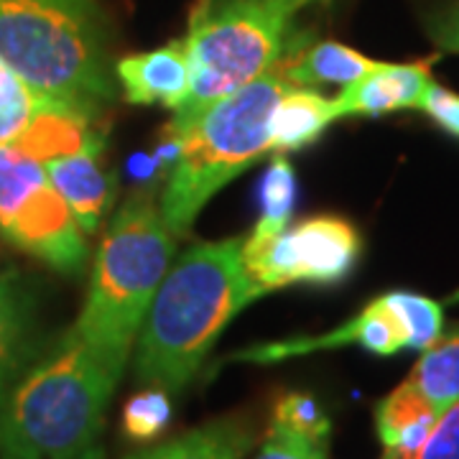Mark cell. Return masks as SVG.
Returning a JSON list of instances; mask_svg holds the SVG:
<instances>
[{
  "mask_svg": "<svg viewBox=\"0 0 459 459\" xmlns=\"http://www.w3.org/2000/svg\"><path fill=\"white\" fill-rule=\"evenodd\" d=\"M419 110H424V113H427L444 133H449V135L459 138V95L457 92L446 90V87H442V84L431 82L429 84L427 95H424V100H421V108H419Z\"/></svg>",
  "mask_w": 459,
  "mask_h": 459,
  "instance_id": "484cf974",
  "label": "cell"
},
{
  "mask_svg": "<svg viewBox=\"0 0 459 459\" xmlns=\"http://www.w3.org/2000/svg\"><path fill=\"white\" fill-rule=\"evenodd\" d=\"M0 235L66 276H77L90 253L44 166L16 146H0Z\"/></svg>",
  "mask_w": 459,
  "mask_h": 459,
  "instance_id": "52a82bcc",
  "label": "cell"
},
{
  "mask_svg": "<svg viewBox=\"0 0 459 459\" xmlns=\"http://www.w3.org/2000/svg\"><path fill=\"white\" fill-rule=\"evenodd\" d=\"M291 90L279 65L186 120H171L177 161L161 195V217L174 238L186 235L204 204L268 151V120Z\"/></svg>",
  "mask_w": 459,
  "mask_h": 459,
  "instance_id": "3957f363",
  "label": "cell"
},
{
  "mask_svg": "<svg viewBox=\"0 0 459 459\" xmlns=\"http://www.w3.org/2000/svg\"><path fill=\"white\" fill-rule=\"evenodd\" d=\"M263 291L243 265V238L197 243L166 271L138 332L135 376L181 394L230 322Z\"/></svg>",
  "mask_w": 459,
  "mask_h": 459,
  "instance_id": "6da1fadb",
  "label": "cell"
},
{
  "mask_svg": "<svg viewBox=\"0 0 459 459\" xmlns=\"http://www.w3.org/2000/svg\"><path fill=\"white\" fill-rule=\"evenodd\" d=\"M347 344H358L362 350L391 358L401 350H409L406 332L401 327L398 316L385 301V296L373 299L360 314L347 319L342 327L316 334V337H296V340H281V342H263L246 347L235 355H230L228 362H253V365H273L291 358H304L322 350H337Z\"/></svg>",
  "mask_w": 459,
  "mask_h": 459,
  "instance_id": "9c48e42d",
  "label": "cell"
},
{
  "mask_svg": "<svg viewBox=\"0 0 459 459\" xmlns=\"http://www.w3.org/2000/svg\"><path fill=\"white\" fill-rule=\"evenodd\" d=\"M271 421H279L283 427L296 429L301 434H309L314 439H329L332 424L329 416L322 411L319 401L309 394H283L273 403Z\"/></svg>",
  "mask_w": 459,
  "mask_h": 459,
  "instance_id": "603a6c76",
  "label": "cell"
},
{
  "mask_svg": "<svg viewBox=\"0 0 459 459\" xmlns=\"http://www.w3.org/2000/svg\"><path fill=\"white\" fill-rule=\"evenodd\" d=\"M429 62L380 65L362 80L344 84L340 98L332 100L337 117H380L395 110H419L431 80Z\"/></svg>",
  "mask_w": 459,
  "mask_h": 459,
  "instance_id": "7c38bea8",
  "label": "cell"
},
{
  "mask_svg": "<svg viewBox=\"0 0 459 459\" xmlns=\"http://www.w3.org/2000/svg\"><path fill=\"white\" fill-rule=\"evenodd\" d=\"M123 370L77 327L36 355L0 403V459H80L95 446Z\"/></svg>",
  "mask_w": 459,
  "mask_h": 459,
  "instance_id": "7a4b0ae2",
  "label": "cell"
},
{
  "mask_svg": "<svg viewBox=\"0 0 459 459\" xmlns=\"http://www.w3.org/2000/svg\"><path fill=\"white\" fill-rule=\"evenodd\" d=\"M429 39L446 54H459V0L446 3L427 18Z\"/></svg>",
  "mask_w": 459,
  "mask_h": 459,
  "instance_id": "4316f807",
  "label": "cell"
},
{
  "mask_svg": "<svg viewBox=\"0 0 459 459\" xmlns=\"http://www.w3.org/2000/svg\"><path fill=\"white\" fill-rule=\"evenodd\" d=\"M314 0H195L184 47L192 92L171 120H186L279 65L291 29Z\"/></svg>",
  "mask_w": 459,
  "mask_h": 459,
  "instance_id": "8992f818",
  "label": "cell"
},
{
  "mask_svg": "<svg viewBox=\"0 0 459 459\" xmlns=\"http://www.w3.org/2000/svg\"><path fill=\"white\" fill-rule=\"evenodd\" d=\"M385 301L398 316L401 327L406 332L409 350L424 352L437 342L444 332V309L439 301L413 291H388Z\"/></svg>",
  "mask_w": 459,
  "mask_h": 459,
  "instance_id": "ffe728a7",
  "label": "cell"
},
{
  "mask_svg": "<svg viewBox=\"0 0 459 459\" xmlns=\"http://www.w3.org/2000/svg\"><path fill=\"white\" fill-rule=\"evenodd\" d=\"M255 444L250 421L228 416L126 459H243Z\"/></svg>",
  "mask_w": 459,
  "mask_h": 459,
  "instance_id": "e0dca14e",
  "label": "cell"
},
{
  "mask_svg": "<svg viewBox=\"0 0 459 459\" xmlns=\"http://www.w3.org/2000/svg\"><path fill=\"white\" fill-rule=\"evenodd\" d=\"M115 80L131 105H159L177 113L192 92L189 56L184 39L115 62Z\"/></svg>",
  "mask_w": 459,
  "mask_h": 459,
  "instance_id": "8fae6325",
  "label": "cell"
},
{
  "mask_svg": "<svg viewBox=\"0 0 459 459\" xmlns=\"http://www.w3.org/2000/svg\"><path fill=\"white\" fill-rule=\"evenodd\" d=\"M439 411L419 394L409 380L380 398L376 406L377 439L385 459H413L439 421Z\"/></svg>",
  "mask_w": 459,
  "mask_h": 459,
  "instance_id": "5bb4252c",
  "label": "cell"
},
{
  "mask_svg": "<svg viewBox=\"0 0 459 459\" xmlns=\"http://www.w3.org/2000/svg\"><path fill=\"white\" fill-rule=\"evenodd\" d=\"M80 459H105V455H102V449H100V446H92V449H87Z\"/></svg>",
  "mask_w": 459,
  "mask_h": 459,
  "instance_id": "83f0119b",
  "label": "cell"
},
{
  "mask_svg": "<svg viewBox=\"0 0 459 459\" xmlns=\"http://www.w3.org/2000/svg\"><path fill=\"white\" fill-rule=\"evenodd\" d=\"M358 228L337 214L301 220L294 228L261 230L243 238V265L263 294L294 283L334 286L360 261Z\"/></svg>",
  "mask_w": 459,
  "mask_h": 459,
  "instance_id": "ba28073f",
  "label": "cell"
},
{
  "mask_svg": "<svg viewBox=\"0 0 459 459\" xmlns=\"http://www.w3.org/2000/svg\"><path fill=\"white\" fill-rule=\"evenodd\" d=\"M406 380L439 413L459 401V325L421 352Z\"/></svg>",
  "mask_w": 459,
  "mask_h": 459,
  "instance_id": "ac0fdd59",
  "label": "cell"
},
{
  "mask_svg": "<svg viewBox=\"0 0 459 459\" xmlns=\"http://www.w3.org/2000/svg\"><path fill=\"white\" fill-rule=\"evenodd\" d=\"M296 199V174L294 166L279 153L273 164L268 166L265 177L261 181V220L255 228L261 230H283L291 220Z\"/></svg>",
  "mask_w": 459,
  "mask_h": 459,
  "instance_id": "44dd1931",
  "label": "cell"
},
{
  "mask_svg": "<svg viewBox=\"0 0 459 459\" xmlns=\"http://www.w3.org/2000/svg\"><path fill=\"white\" fill-rule=\"evenodd\" d=\"M0 56L36 92L95 117L115 100V66L92 0H0Z\"/></svg>",
  "mask_w": 459,
  "mask_h": 459,
  "instance_id": "277c9868",
  "label": "cell"
},
{
  "mask_svg": "<svg viewBox=\"0 0 459 459\" xmlns=\"http://www.w3.org/2000/svg\"><path fill=\"white\" fill-rule=\"evenodd\" d=\"M54 189L65 197L84 235L95 232L115 197L117 177L105 164V135L95 133L82 148L44 161Z\"/></svg>",
  "mask_w": 459,
  "mask_h": 459,
  "instance_id": "30bf717a",
  "label": "cell"
},
{
  "mask_svg": "<svg viewBox=\"0 0 459 459\" xmlns=\"http://www.w3.org/2000/svg\"><path fill=\"white\" fill-rule=\"evenodd\" d=\"M413 459H459V401L444 411Z\"/></svg>",
  "mask_w": 459,
  "mask_h": 459,
  "instance_id": "d4e9b609",
  "label": "cell"
},
{
  "mask_svg": "<svg viewBox=\"0 0 459 459\" xmlns=\"http://www.w3.org/2000/svg\"><path fill=\"white\" fill-rule=\"evenodd\" d=\"M174 253V235L148 192L126 199L102 235L74 327L123 373Z\"/></svg>",
  "mask_w": 459,
  "mask_h": 459,
  "instance_id": "5b68a950",
  "label": "cell"
},
{
  "mask_svg": "<svg viewBox=\"0 0 459 459\" xmlns=\"http://www.w3.org/2000/svg\"><path fill=\"white\" fill-rule=\"evenodd\" d=\"M332 120H337L332 100L312 87H291L276 102L268 120V151L291 153L312 146Z\"/></svg>",
  "mask_w": 459,
  "mask_h": 459,
  "instance_id": "2e32d148",
  "label": "cell"
},
{
  "mask_svg": "<svg viewBox=\"0 0 459 459\" xmlns=\"http://www.w3.org/2000/svg\"><path fill=\"white\" fill-rule=\"evenodd\" d=\"M377 65L380 62L340 41H314L299 51L289 47L281 56L279 69L291 87H325L358 82Z\"/></svg>",
  "mask_w": 459,
  "mask_h": 459,
  "instance_id": "9a60e30c",
  "label": "cell"
},
{
  "mask_svg": "<svg viewBox=\"0 0 459 459\" xmlns=\"http://www.w3.org/2000/svg\"><path fill=\"white\" fill-rule=\"evenodd\" d=\"M329 439H314L279 421H268L261 452L255 459H329Z\"/></svg>",
  "mask_w": 459,
  "mask_h": 459,
  "instance_id": "cb8c5ba5",
  "label": "cell"
},
{
  "mask_svg": "<svg viewBox=\"0 0 459 459\" xmlns=\"http://www.w3.org/2000/svg\"><path fill=\"white\" fill-rule=\"evenodd\" d=\"M39 355V314L29 281L0 271V403Z\"/></svg>",
  "mask_w": 459,
  "mask_h": 459,
  "instance_id": "4fadbf2b",
  "label": "cell"
},
{
  "mask_svg": "<svg viewBox=\"0 0 459 459\" xmlns=\"http://www.w3.org/2000/svg\"><path fill=\"white\" fill-rule=\"evenodd\" d=\"M383 459H385V457H383Z\"/></svg>",
  "mask_w": 459,
  "mask_h": 459,
  "instance_id": "f1b7e54d",
  "label": "cell"
},
{
  "mask_svg": "<svg viewBox=\"0 0 459 459\" xmlns=\"http://www.w3.org/2000/svg\"><path fill=\"white\" fill-rule=\"evenodd\" d=\"M47 98L0 56V146L16 143Z\"/></svg>",
  "mask_w": 459,
  "mask_h": 459,
  "instance_id": "d6986e66",
  "label": "cell"
},
{
  "mask_svg": "<svg viewBox=\"0 0 459 459\" xmlns=\"http://www.w3.org/2000/svg\"><path fill=\"white\" fill-rule=\"evenodd\" d=\"M171 395L161 388H151L135 394L123 409V434L131 442H151L164 434L171 421Z\"/></svg>",
  "mask_w": 459,
  "mask_h": 459,
  "instance_id": "7402d4cb",
  "label": "cell"
}]
</instances>
